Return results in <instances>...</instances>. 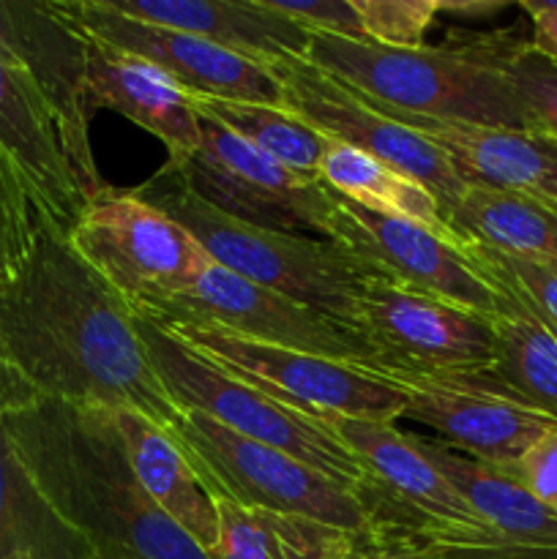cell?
Segmentation results:
<instances>
[{
    "mask_svg": "<svg viewBox=\"0 0 557 559\" xmlns=\"http://www.w3.org/2000/svg\"><path fill=\"white\" fill-rule=\"evenodd\" d=\"M0 342L42 399L131 409L164 431L183 415L158 382L131 306L44 218L20 271L0 284Z\"/></svg>",
    "mask_w": 557,
    "mask_h": 559,
    "instance_id": "cell-1",
    "label": "cell"
},
{
    "mask_svg": "<svg viewBox=\"0 0 557 559\" xmlns=\"http://www.w3.org/2000/svg\"><path fill=\"white\" fill-rule=\"evenodd\" d=\"M3 426L33 484L96 559H208L134 478L109 409L42 399Z\"/></svg>",
    "mask_w": 557,
    "mask_h": 559,
    "instance_id": "cell-2",
    "label": "cell"
},
{
    "mask_svg": "<svg viewBox=\"0 0 557 559\" xmlns=\"http://www.w3.org/2000/svg\"><path fill=\"white\" fill-rule=\"evenodd\" d=\"M304 60L382 109L530 131L528 115L500 66V31H451L446 44L420 49L309 33Z\"/></svg>",
    "mask_w": 557,
    "mask_h": 559,
    "instance_id": "cell-3",
    "label": "cell"
},
{
    "mask_svg": "<svg viewBox=\"0 0 557 559\" xmlns=\"http://www.w3.org/2000/svg\"><path fill=\"white\" fill-rule=\"evenodd\" d=\"M134 191L189 229L202 251L224 271L364 333L366 284L382 273L349 249L333 240L238 222L200 200L169 164Z\"/></svg>",
    "mask_w": 557,
    "mask_h": 559,
    "instance_id": "cell-4",
    "label": "cell"
},
{
    "mask_svg": "<svg viewBox=\"0 0 557 559\" xmlns=\"http://www.w3.org/2000/svg\"><path fill=\"white\" fill-rule=\"evenodd\" d=\"M134 322L158 382L180 413L208 415L224 429L278 448L309 467L331 475L339 484L360 491L366 484L364 464L339 440L331 426L306 418L276 399L218 371L151 317L134 311Z\"/></svg>",
    "mask_w": 557,
    "mask_h": 559,
    "instance_id": "cell-5",
    "label": "cell"
},
{
    "mask_svg": "<svg viewBox=\"0 0 557 559\" xmlns=\"http://www.w3.org/2000/svg\"><path fill=\"white\" fill-rule=\"evenodd\" d=\"M167 435L183 448L213 500L315 519L364 544L371 535V513L358 491L278 448L235 435L202 413H183Z\"/></svg>",
    "mask_w": 557,
    "mask_h": 559,
    "instance_id": "cell-6",
    "label": "cell"
},
{
    "mask_svg": "<svg viewBox=\"0 0 557 559\" xmlns=\"http://www.w3.org/2000/svg\"><path fill=\"white\" fill-rule=\"evenodd\" d=\"M158 325L218 371L276 399L306 418L322 424L333 420L393 424L396 418H404L407 409V396L402 388L364 366L273 347L222 328L189 325V322H175V325L158 322Z\"/></svg>",
    "mask_w": 557,
    "mask_h": 559,
    "instance_id": "cell-7",
    "label": "cell"
},
{
    "mask_svg": "<svg viewBox=\"0 0 557 559\" xmlns=\"http://www.w3.org/2000/svg\"><path fill=\"white\" fill-rule=\"evenodd\" d=\"M69 243L137 311L189 293L211 265L189 229L134 189L107 186L93 197Z\"/></svg>",
    "mask_w": 557,
    "mask_h": 559,
    "instance_id": "cell-8",
    "label": "cell"
},
{
    "mask_svg": "<svg viewBox=\"0 0 557 559\" xmlns=\"http://www.w3.org/2000/svg\"><path fill=\"white\" fill-rule=\"evenodd\" d=\"M173 169L200 200L238 222L331 238L336 194L322 180L282 167L211 118L200 115V147L189 162Z\"/></svg>",
    "mask_w": 557,
    "mask_h": 559,
    "instance_id": "cell-9",
    "label": "cell"
},
{
    "mask_svg": "<svg viewBox=\"0 0 557 559\" xmlns=\"http://www.w3.org/2000/svg\"><path fill=\"white\" fill-rule=\"evenodd\" d=\"M268 69L282 85V107L322 136L369 153L407 178L418 180L435 194L442 213L451 211L464 194L467 180L457 173L440 147L382 112L375 102L339 82L336 76L306 63L304 58H278L268 63Z\"/></svg>",
    "mask_w": 557,
    "mask_h": 559,
    "instance_id": "cell-10",
    "label": "cell"
},
{
    "mask_svg": "<svg viewBox=\"0 0 557 559\" xmlns=\"http://www.w3.org/2000/svg\"><path fill=\"white\" fill-rule=\"evenodd\" d=\"M137 314H145L164 325L189 322V325L222 328V331L273 344V347L298 349V353L364 366L382 374L377 349L364 333L349 331L342 322L331 320L311 306L284 298L254 282H246L224 271L213 260L189 293L164 300L153 309H140Z\"/></svg>",
    "mask_w": 557,
    "mask_h": 559,
    "instance_id": "cell-11",
    "label": "cell"
},
{
    "mask_svg": "<svg viewBox=\"0 0 557 559\" xmlns=\"http://www.w3.org/2000/svg\"><path fill=\"white\" fill-rule=\"evenodd\" d=\"M364 333L382 377L481 374L491 366V317L375 276L364 293Z\"/></svg>",
    "mask_w": 557,
    "mask_h": 559,
    "instance_id": "cell-12",
    "label": "cell"
},
{
    "mask_svg": "<svg viewBox=\"0 0 557 559\" xmlns=\"http://www.w3.org/2000/svg\"><path fill=\"white\" fill-rule=\"evenodd\" d=\"M328 426L364 464L366 484L358 495L371 513L366 544L386 535L440 530L489 533L426 456L415 435L386 420H333Z\"/></svg>",
    "mask_w": 557,
    "mask_h": 559,
    "instance_id": "cell-13",
    "label": "cell"
},
{
    "mask_svg": "<svg viewBox=\"0 0 557 559\" xmlns=\"http://www.w3.org/2000/svg\"><path fill=\"white\" fill-rule=\"evenodd\" d=\"M0 58L25 71L58 115L66 151L85 186L87 200L102 194V180L91 147L87 109V60L91 41L60 11L58 0L22 3L0 0Z\"/></svg>",
    "mask_w": 557,
    "mask_h": 559,
    "instance_id": "cell-14",
    "label": "cell"
},
{
    "mask_svg": "<svg viewBox=\"0 0 557 559\" xmlns=\"http://www.w3.org/2000/svg\"><path fill=\"white\" fill-rule=\"evenodd\" d=\"M58 5L91 41L147 60L191 96L271 107L284 104L282 85L268 63L191 33L120 16L107 9L104 0H58Z\"/></svg>",
    "mask_w": 557,
    "mask_h": 559,
    "instance_id": "cell-15",
    "label": "cell"
},
{
    "mask_svg": "<svg viewBox=\"0 0 557 559\" xmlns=\"http://www.w3.org/2000/svg\"><path fill=\"white\" fill-rule=\"evenodd\" d=\"M328 240L344 246L375 265L382 276L415 293L464 306L484 317H495L502 306L500 289L475 271L462 251L464 243H451L420 224L380 216L336 194Z\"/></svg>",
    "mask_w": 557,
    "mask_h": 559,
    "instance_id": "cell-16",
    "label": "cell"
},
{
    "mask_svg": "<svg viewBox=\"0 0 557 559\" xmlns=\"http://www.w3.org/2000/svg\"><path fill=\"white\" fill-rule=\"evenodd\" d=\"M407 396L404 418L429 426L453 451L489 467L508 469L535 440L557 424L513 399L491 391L478 374L448 377H388Z\"/></svg>",
    "mask_w": 557,
    "mask_h": 559,
    "instance_id": "cell-17",
    "label": "cell"
},
{
    "mask_svg": "<svg viewBox=\"0 0 557 559\" xmlns=\"http://www.w3.org/2000/svg\"><path fill=\"white\" fill-rule=\"evenodd\" d=\"M0 151L25 183L36 216L69 235L87 207L58 115L36 82L0 58Z\"/></svg>",
    "mask_w": 557,
    "mask_h": 559,
    "instance_id": "cell-18",
    "label": "cell"
},
{
    "mask_svg": "<svg viewBox=\"0 0 557 559\" xmlns=\"http://www.w3.org/2000/svg\"><path fill=\"white\" fill-rule=\"evenodd\" d=\"M382 112L440 147L467 183L511 191L557 207V142L549 136L524 129L431 120L393 109Z\"/></svg>",
    "mask_w": 557,
    "mask_h": 559,
    "instance_id": "cell-19",
    "label": "cell"
},
{
    "mask_svg": "<svg viewBox=\"0 0 557 559\" xmlns=\"http://www.w3.org/2000/svg\"><path fill=\"white\" fill-rule=\"evenodd\" d=\"M87 109H112L145 129L162 142L173 167L189 162L200 147V115L191 93L147 60L96 41L87 60Z\"/></svg>",
    "mask_w": 557,
    "mask_h": 559,
    "instance_id": "cell-20",
    "label": "cell"
},
{
    "mask_svg": "<svg viewBox=\"0 0 557 559\" xmlns=\"http://www.w3.org/2000/svg\"><path fill=\"white\" fill-rule=\"evenodd\" d=\"M107 9L147 25L173 27L260 63L304 58L309 31L265 0H104Z\"/></svg>",
    "mask_w": 557,
    "mask_h": 559,
    "instance_id": "cell-21",
    "label": "cell"
},
{
    "mask_svg": "<svg viewBox=\"0 0 557 559\" xmlns=\"http://www.w3.org/2000/svg\"><path fill=\"white\" fill-rule=\"evenodd\" d=\"M109 413L123 440L134 478L140 480L145 495L208 555L218 535L216 500L191 467L183 448L145 415L131 409Z\"/></svg>",
    "mask_w": 557,
    "mask_h": 559,
    "instance_id": "cell-22",
    "label": "cell"
},
{
    "mask_svg": "<svg viewBox=\"0 0 557 559\" xmlns=\"http://www.w3.org/2000/svg\"><path fill=\"white\" fill-rule=\"evenodd\" d=\"M420 448L489 533L528 549L557 551V511L530 495L513 475L475 462L440 440H420Z\"/></svg>",
    "mask_w": 557,
    "mask_h": 559,
    "instance_id": "cell-23",
    "label": "cell"
},
{
    "mask_svg": "<svg viewBox=\"0 0 557 559\" xmlns=\"http://www.w3.org/2000/svg\"><path fill=\"white\" fill-rule=\"evenodd\" d=\"M218 535L208 559H349L364 549L353 533L293 513L216 500Z\"/></svg>",
    "mask_w": 557,
    "mask_h": 559,
    "instance_id": "cell-24",
    "label": "cell"
},
{
    "mask_svg": "<svg viewBox=\"0 0 557 559\" xmlns=\"http://www.w3.org/2000/svg\"><path fill=\"white\" fill-rule=\"evenodd\" d=\"M446 222L462 243L557 265V207L538 200L467 183Z\"/></svg>",
    "mask_w": 557,
    "mask_h": 559,
    "instance_id": "cell-25",
    "label": "cell"
},
{
    "mask_svg": "<svg viewBox=\"0 0 557 559\" xmlns=\"http://www.w3.org/2000/svg\"><path fill=\"white\" fill-rule=\"evenodd\" d=\"M500 295L502 306L491 317V366L478 377L500 396L513 399L557 424V338L511 295L502 289Z\"/></svg>",
    "mask_w": 557,
    "mask_h": 559,
    "instance_id": "cell-26",
    "label": "cell"
},
{
    "mask_svg": "<svg viewBox=\"0 0 557 559\" xmlns=\"http://www.w3.org/2000/svg\"><path fill=\"white\" fill-rule=\"evenodd\" d=\"M320 180L344 200L366 207L380 216L404 218V222L420 224L451 243H462L448 227L446 213L426 186L407 178L391 164L360 153L342 142L328 140L325 156H322Z\"/></svg>",
    "mask_w": 557,
    "mask_h": 559,
    "instance_id": "cell-27",
    "label": "cell"
},
{
    "mask_svg": "<svg viewBox=\"0 0 557 559\" xmlns=\"http://www.w3.org/2000/svg\"><path fill=\"white\" fill-rule=\"evenodd\" d=\"M96 559L87 540L49 506L0 424V559Z\"/></svg>",
    "mask_w": 557,
    "mask_h": 559,
    "instance_id": "cell-28",
    "label": "cell"
},
{
    "mask_svg": "<svg viewBox=\"0 0 557 559\" xmlns=\"http://www.w3.org/2000/svg\"><path fill=\"white\" fill-rule=\"evenodd\" d=\"M197 112L202 118H211L213 123L224 126L257 147L260 153L271 156L282 167L293 169L295 175H304L309 180H320L322 156H325L328 136L306 126L284 107L271 104H249V102H218V98L191 96Z\"/></svg>",
    "mask_w": 557,
    "mask_h": 559,
    "instance_id": "cell-29",
    "label": "cell"
},
{
    "mask_svg": "<svg viewBox=\"0 0 557 559\" xmlns=\"http://www.w3.org/2000/svg\"><path fill=\"white\" fill-rule=\"evenodd\" d=\"M462 251L481 276L511 295L557 338V265L502 254L478 243H464Z\"/></svg>",
    "mask_w": 557,
    "mask_h": 559,
    "instance_id": "cell-30",
    "label": "cell"
},
{
    "mask_svg": "<svg viewBox=\"0 0 557 559\" xmlns=\"http://www.w3.org/2000/svg\"><path fill=\"white\" fill-rule=\"evenodd\" d=\"M500 66L528 115L530 131L557 142V63L535 52L530 36L500 31Z\"/></svg>",
    "mask_w": 557,
    "mask_h": 559,
    "instance_id": "cell-31",
    "label": "cell"
},
{
    "mask_svg": "<svg viewBox=\"0 0 557 559\" xmlns=\"http://www.w3.org/2000/svg\"><path fill=\"white\" fill-rule=\"evenodd\" d=\"M366 41L391 49L426 47V33L442 14V0H353Z\"/></svg>",
    "mask_w": 557,
    "mask_h": 559,
    "instance_id": "cell-32",
    "label": "cell"
},
{
    "mask_svg": "<svg viewBox=\"0 0 557 559\" xmlns=\"http://www.w3.org/2000/svg\"><path fill=\"white\" fill-rule=\"evenodd\" d=\"M36 207L14 164L0 151V284L9 282L36 238Z\"/></svg>",
    "mask_w": 557,
    "mask_h": 559,
    "instance_id": "cell-33",
    "label": "cell"
},
{
    "mask_svg": "<svg viewBox=\"0 0 557 559\" xmlns=\"http://www.w3.org/2000/svg\"><path fill=\"white\" fill-rule=\"evenodd\" d=\"M273 11L284 14L287 20L298 22L309 33H328V36L353 38L366 41L360 31L358 14L353 0H309V3H284V0H265Z\"/></svg>",
    "mask_w": 557,
    "mask_h": 559,
    "instance_id": "cell-34",
    "label": "cell"
},
{
    "mask_svg": "<svg viewBox=\"0 0 557 559\" xmlns=\"http://www.w3.org/2000/svg\"><path fill=\"white\" fill-rule=\"evenodd\" d=\"M544 506L557 511V429L546 431L541 440L524 451V456L508 469Z\"/></svg>",
    "mask_w": 557,
    "mask_h": 559,
    "instance_id": "cell-35",
    "label": "cell"
},
{
    "mask_svg": "<svg viewBox=\"0 0 557 559\" xmlns=\"http://www.w3.org/2000/svg\"><path fill=\"white\" fill-rule=\"evenodd\" d=\"M36 402H42L36 388L25 380L20 369H16L14 360L5 353L3 342H0V424H3L9 415L22 413V409L33 407Z\"/></svg>",
    "mask_w": 557,
    "mask_h": 559,
    "instance_id": "cell-36",
    "label": "cell"
},
{
    "mask_svg": "<svg viewBox=\"0 0 557 559\" xmlns=\"http://www.w3.org/2000/svg\"><path fill=\"white\" fill-rule=\"evenodd\" d=\"M519 9L530 16V44L535 52L557 63V5L552 0H522Z\"/></svg>",
    "mask_w": 557,
    "mask_h": 559,
    "instance_id": "cell-37",
    "label": "cell"
},
{
    "mask_svg": "<svg viewBox=\"0 0 557 559\" xmlns=\"http://www.w3.org/2000/svg\"><path fill=\"white\" fill-rule=\"evenodd\" d=\"M349 559H410V557H396V555H382V551H355Z\"/></svg>",
    "mask_w": 557,
    "mask_h": 559,
    "instance_id": "cell-38",
    "label": "cell"
},
{
    "mask_svg": "<svg viewBox=\"0 0 557 559\" xmlns=\"http://www.w3.org/2000/svg\"><path fill=\"white\" fill-rule=\"evenodd\" d=\"M9 559H33V557H27V555H11Z\"/></svg>",
    "mask_w": 557,
    "mask_h": 559,
    "instance_id": "cell-39",
    "label": "cell"
},
{
    "mask_svg": "<svg viewBox=\"0 0 557 559\" xmlns=\"http://www.w3.org/2000/svg\"><path fill=\"white\" fill-rule=\"evenodd\" d=\"M552 3H555V5H557V0H552Z\"/></svg>",
    "mask_w": 557,
    "mask_h": 559,
    "instance_id": "cell-40",
    "label": "cell"
}]
</instances>
